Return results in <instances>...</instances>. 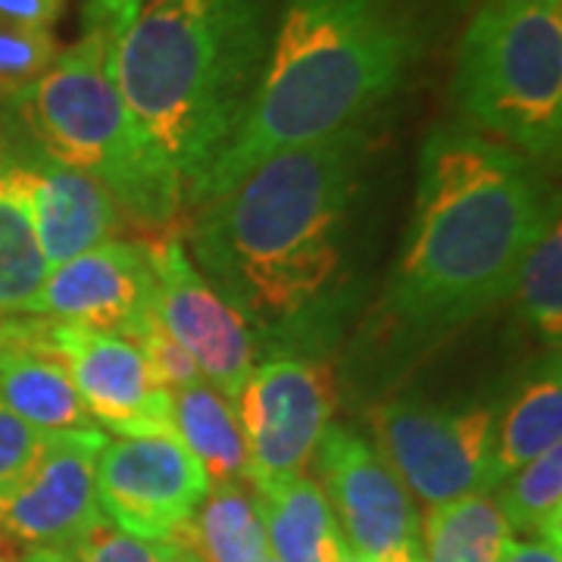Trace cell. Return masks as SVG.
I'll use <instances>...</instances> for the list:
<instances>
[{"mask_svg": "<svg viewBox=\"0 0 562 562\" xmlns=\"http://www.w3.org/2000/svg\"><path fill=\"white\" fill-rule=\"evenodd\" d=\"M416 206L384 310L403 335L431 338L513 294L557 206L541 166L462 122L438 125L419 154Z\"/></svg>", "mask_w": 562, "mask_h": 562, "instance_id": "obj_1", "label": "cell"}, {"mask_svg": "<svg viewBox=\"0 0 562 562\" xmlns=\"http://www.w3.org/2000/svg\"><path fill=\"white\" fill-rule=\"evenodd\" d=\"M366 122L291 147L198 206L203 279L262 335H301L344 266V225L369 154Z\"/></svg>", "mask_w": 562, "mask_h": 562, "instance_id": "obj_2", "label": "cell"}, {"mask_svg": "<svg viewBox=\"0 0 562 562\" xmlns=\"http://www.w3.org/2000/svg\"><path fill=\"white\" fill-rule=\"evenodd\" d=\"M272 0H132L113 22V81L144 162L184 206L238 135L269 50Z\"/></svg>", "mask_w": 562, "mask_h": 562, "instance_id": "obj_3", "label": "cell"}, {"mask_svg": "<svg viewBox=\"0 0 562 562\" xmlns=\"http://www.w3.org/2000/svg\"><path fill=\"white\" fill-rule=\"evenodd\" d=\"M419 47L409 0H284L247 116L198 206L281 150L362 125L401 88Z\"/></svg>", "mask_w": 562, "mask_h": 562, "instance_id": "obj_4", "label": "cell"}, {"mask_svg": "<svg viewBox=\"0 0 562 562\" xmlns=\"http://www.w3.org/2000/svg\"><path fill=\"white\" fill-rule=\"evenodd\" d=\"M110 50L113 22L88 20L85 35L32 88L0 103V144L16 157L91 176L116 198L125 220L166 235L184 203L135 147Z\"/></svg>", "mask_w": 562, "mask_h": 562, "instance_id": "obj_5", "label": "cell"}, {"mask_svg": "<svg viewBox=\"0 0 562 562\" xmlns=\"http://www.w3.org/2000/svg\"><path fill=\"white\" fill-rule=\"evenodd\" d=\"M462 125L547 166L562 138V0H501L469 16L457 47Z\"/></svg>", "mask_w": 562, "mask_h": 562, "instance_id": "obj_6", "label": "cell"}, {"mask_svg": "<svg viewBox=\"0 0 562 562\" xmlns=\"http://www.w3.org/2000/svg\"><path fill=\"white\" fill-rule=\"evenodd\" d=\"M375 450L409 497L441 506L494 491L497 413L491 406L394 397L372 409Z\"/></svg>", "mask_w": 562, "mask_h": 562, "instance_id": "obj_7", "label": "cell"}, {"mask_svg": "<svg viewBox=\"0 0 562 562\" xmlns=\"http://www.w3.org/2000/svg\"><path fill=\"white\" fill-rule=\"evenodd\" d=\"M257 491L306 475L335 413V379L325 362L276 357L254 366L235 403Z\"/></svg>", "mask_w": 562, "mask_h": 562, "instance_id": "obj_8", "label": "cell"}, {"mask_svg": "<svg viewBox=\"0 0 562 562\" xmlns=\"http://www.w3.org/2000/svg\"><path fill=\"white\" fill-rule=\"evenodd\" d=\"M313 462L357 560L422 562L416 503L372 443L344 425H328Z\"/></svg>", "mask_w": 562, "mask_h": 562, "instance_id": "obj_9", "label": "cell"}, {"mask_svg": "<svg viewBox=\"0 0 562 562\" xmlns=\"http://www.w3.org/2000/svg\"><path fill=\"white\" fill-rule=\"evenodd\" d=\"M150 247L154 313L160 325L198 362L203 382L228 403H238L254 372L257 347L241 313L203 279L181 238L160 235Z\"/></svg>", "mask_w": 562, "mask_h": 562, "instance_id": "obj_10", "label": "cell"}, {"mask_svg": "<svg viewBox=\"0 0 562 562\" xmlns=\"http://www.w3.org/2000/svg\"><path fill=\"white\" fill-rule=\"evenodd\" d=\"M210 482L184 443L169 438L106 441L98 460V503L103 519L140 541H172L181 535Z\"/></svg>", "mask_w": 562, "mask_h": 562, "instance_id": "obj_11", "label": "cell"}, {"mask_svg": "<svg viewBox=\"0 0 562 562\" xmlns=\"http://www.w3.org/2000/svg\"><path fill=\"white\" fill-rule=\"evenodd\" d=\"M106 441L101 428L47 435L25 475L0 497V538L29 547H72L101 522L98 460Z\"/></svg>", "mask_w": 562, "mask_h": 562, "instance_id": "obj_12", "label": "cell"}, {"mask_svg": "<svg viewBox=\"0 0 562 562\" xmlns=\"http://www.w3.org/2000/svg\"><path fill=\"white\" fill-rule=\"evenodd\" d=\"M50 344L60 353L88 416L103 435L169 438L172 394L162 387L138 347L101 331L50 319Z\"/></svg>", "mask_w": 562, "mask_h": 562, "instance_id": "obj_13", "label": "cell"}, {"mask_svg": "<svg viewBox=\"0 0 562 562\" xmlns=\"http://www.w3.org/2000/svg\"><path fill=\"white\" fill-rule=\"evenodd\" d=\"M35 316L135 341L154 316V262L147 241H106L54 266Z\"/></svg>", "mask_w": 562, "mask_h": 562, "instance_id": "obj_14", "label": "cell"}, {"mask_svg": "<svg viewBox=\"0 0 562 562\" xmlns=\"http://www.w3.org/2000/svg\"><path fill=\"white\" fill-rule=\"evenodd\" d=\"M0 401L38 431L98 428L50 344V319H0Z\"/></svg>", "mask_w": 562, "mask_h": 562, "instance_id": "obj_15", "label": "cell"}, {"mask_svg": "<svg viewBox=\"0 0 562 562\" xmlns=\"http://www.w3.org/2000/svg\"><path fill=\"white\" fill-rule=\"evenodd\" d=\"M16 160L25 169L35 235L50 269L76 260L101 244L116 241L122 228V210L101 181L38 157H16Z\"/></svg>", "mask_w": 562, "mask_h": 562, "instance_id": "obj_16", "label": "cell"}, {"mask_svg": "<svg viewBox=\"0 0 562 562\" xmlns=\"http://www.w3.org/2000/svg\"><path fill=\"white\" fill-rule=\"evenodd\" d=\"M260 494L269 553L279 562H353L338 519L310 475H294Z\"/></svg>", "mask_w": 562, "mask_h": 562, "instance_id": "obj_17", "label": "cell"}, {"mask_svg": "<svg viewBox=\"0 0 562 562\" xmlns=\"http://www.w3.org/2000/svg\"><path fill=\"white\" fill-rule=\"evenodd\" d=\"M50 276V266L41 254L25 169L7 154L0 160V319L35 313L41 288Z\"/></svg>", "mask_w": 562, "mask_h": 562, "instance_id": "obj_18", "label": "cell"}, {"mask_svg": "<svg viewBox=\"0 0 562 562\" xmlns=\"http://www.w3.org/2000/svg\"><path fill=\"white\" fill-rule=\"evenodd\" d=\"M172 428L184 450L198 460L210 487L247 479V447L235 403L206 382L172 394Z\"/></svg>", "mask_w": 562, "mask_h": 562, "instance_id": "obj_19", "label": "cell"}, {"mask_svg": "<svg viewBox=\"0 0 562 562\" xmlns=\"http://www.w3.org/2000/svg\"><path fill=\"white\" fill-rule=\"evenodd\" d=\"M181 538L203 562H262L269 557L260 494L250 482L210 487Z\"/></svg>", "mask_w": 562, "mask_h": 562, "instance_id": "obj_20", "label": "cell"}, {"mask_svg": "<svg viewBox=\"0 0 562 562\" xmlns=\"http://www.w3.org/2000/svg\"><path fill=\"white\" fill-rule=\"evenodd\" d=\"M422 562H501L513 541L491 494H469L431 506L419 525Z\"/></svg>", "mask_w": 562, "mask_h": 562, "instance_id": "obj_21", "label": "cell"}, {"mask_svg": "<svg viewBox=\"0 0 562 562\" xmlns=\"http://www.w3.org/2000/svg\"><path fill=\"white\" fill-rule=\"evenodd\" d=\"M553 447H562L560 360H553L543 375L525 384L497 422L494 487Z\"/></svg>", "mask_w": 562, "mask_h": 562, "instance_id": "obj_22", "label": "cell"}, {"mask_svg": "<svg viewBox=\"0 0 562 562\" xmlns=\"http://www.w3.org/2000/svg\"><path fill=\"white\" fill-rule=\"evenodd\" d=\"M494 491L501 494L497 506L513 531L562 547V447L516 469Z\"/></svg>", "mask_w": 562, "mask_h": 562, "instance_id": "obj_23", "label": "cell"}, {"mask_svg": "<svg viewBox=\"0 0 562 562\" xmlns=\"http://www.w3.org/2000/svg\"><path fill=\"white\" fill-rule=\"evenodd\" d=\"M525 319L541 335L553 357H560L562 341V228L560 216L547 225L538 244L528 250L516 288Z\"/></svg>", "mask_w": 562, "mask_h": 562, "instance_id": "obj_24", "label": "cell"}, {"mask_svg": "<svg viewBox=\"0 0 562 562\" xmlns=\"http://www.w3.org/2000/svg\"><path fill=\"white\" fill-rule=\"evenodd\" d=\"M57 57H60V44L54 32L0 22V103L32 88Z\"/></svg>", "mask_w": 562, "mask_h": 562, "instance_id": "obj_25", "label": "cell"}, {"mask_svg": "<svg viewBox=\"0 0 562 562\" xmlns=\"http://www.w3.org/2000/svg\"><path fill=\"white\" fill-rule=\"evenodd\" d=\"M132 344L144 353V360L150 366L154 379H157L169 394H176L181 387H191V384L203 382L198 362L191 360L188 350L162 328L160 319H157V313L150 316V322L140 328V335Z\"/></svg>", "mask_w": 562, "mask_h": 562, "instance_id": "obj_26", "label": "cell"}, {"mask_svg": "<svg viewBox=\"0 0 562 562\" xmlns=\"http://www.w3.org/2000/svg\"><path fill=\"white\" fill-rule=\"evenodd\" d=\"M69 550H72L76 562H166L169 541H140L101 519Z\"/></svg>", "mask_w": 562, "mask_h": 562, "instance_id": "obj_27", "label": "cell"}, {"mask_svg": "<svg viewBox=\"0 0 562 562\" xmlns=\"http://www.w3.org/2000/svg\"><path fill=\"white\" fill-rule=\"evenodd\" d=\"M44 438H47V431L32 428L0 401V497L20 482L25 469L35 462L38 450L44 447Z\"/></svg>", "mask_w": 562, "mask_h": 562, "instance_id": "obj_28", "label": "cell"}, {"mask_svg": "<svg viewBox=\"0 0 562 562\" xmlns=\"http://www.w3.org/2000/svg\"><path fill=\"white\" fill-rule=\"evenodd\" d=\"M69 0H0V22H16L32 29H54Z\"/></svg>", "mask_w": 562, "mask_h": 562, "instance_id": "obj_29", "label": "cell"}, {"mask_svg": "<svg viewBox=\"0 0 562 562\" xmlns=\"http://www.w3.org/2000/svg\"><path fill=\"white\" fill-rule=\"evenodd\" d=\"M501 562H562L560 547L541 541H509Z\"/></svg>", "mask_w": 562, "mask_h": 562, "instance_id": "obj_30", "label": "cell"}, {"mask_svg": "<svg viewBox=\"0 0 562 562\" xmlns=\"http://www.w3.org/2000/svg\"><path fill=\"white\" fill-rule=\"evenodd\" d=\"M132 7V0H88V20L116 22Z\"/></svg>", "mask_w": 562, "mask_h": 562, "instance_id": "obj_31", "label": "cell"}, {"mask_svg": "<svg viewBox=\"0 0 562 562\" xmlns=\"http://www.w3.org/2000/svg\"><path fill=\"white\" fill-rule=\"evenodd\" d=\"M22 562H76L69 547H32Z\"/></svg>", "mask_w": 562, "mask_h": 562, "instance_id": "obj_32", "label": "cell"}, {"mask_svg": "<svg viewBox=\"0 0 562 562\" xmlns=\"http://www.w3.org/2000/svg\"><path fill=\"white\" fill-rule=\"evenodd\" d=\"M166 562H203V560L198 557V550H194L191 543L184 541L181 535H176V538L169 541V557H166Z\"/></svg>", "mask_w": 562, "mask_h": 562, "instance_id": "obj_33", "label": "cell"}, {"mask_svg": "<svg viewBox=\"0 0 562 562\" xmlns=\"http://www.w3.org/2000/svg\"><path fill=\"white\" fill-rule=\"evenodd\" d=\"M435 3H441L447 10H460V13H475V10H482L487 3H501V0H435Z\"/></svg>", "mask_w": 562, "mask_h": 562, "instance_id": "obj_34", "label": "cell"}, {"mask_svg": "<svg viewBox=\"0 0 562 562\" xmlns=\"http://www.w3.org/2000/svg\"><path fill=\"white\" fill-rule=\"evenodd\" d=\"M0 562H10L7 560V550H3V543H0Z\"/></svg>", "mask_w": 562, "mask_h": 562, "instance_id": "obj_35", "label": "cell"}, {"mask_svg": "<svg viewBox=\"0 0 562 562\" xmlns=\"http://www.w3.org/2000/svg\"><path fill=\"white\" fill-rule=\"evenodd\" d=\"M262 562H279V560H272V553H269V557H266V560H262Z\"/></svg>", "mask_w": 562, "mask_h": 562, "instance_id": "obj_36", "label": "cell"}, {"mask_svg": "<svg viewBox=\"0 0 562 562\" xmlns=\"http://www.w3.org/2000/svg\"><path fill=\"white\" fill-rule=\"evenodd\" d=\"M0 160H3V144H0Z\"/></svg>", "mask_w": 562, "mask_h": 562, "instance_id": "obj_37", "label": "cell"}]
</instances>
